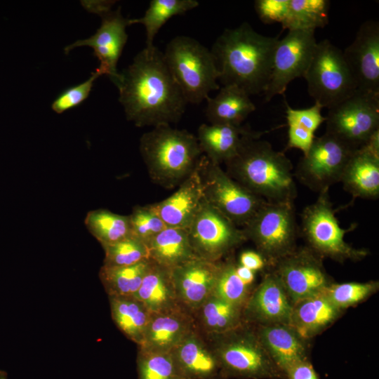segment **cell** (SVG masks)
<instances>
[{
	"instance_id": "cell-8",
	"label": "cell",
	"mask_w": 379,
	"mask_h": 379,
	"mask_svg": "<svg viewBox=\"0 0 379 379\" xmlns=\"http://www.w3.org/2000/svg\"><path fill=\"white\" fill-rule=\"evenodd\" d=\"M293 203L267 202L242 227L247 241L254 244L272 267L298 246L299 227Z\"/></svg>"
},
{
	"instance_id": "cell-12",
	"label": "cell",
	"mask_w": 379,
	"mask_h": 379,
	"mask_svg": "<svg viewBox=\"0 0 379 379\" xmlns=\"http://www.w3.org/2000/svg\"><path fill=\"white\" fill-rule=\"evenodd\" d=\"M186 230L195 256L211 262L222 260L247 241L242 229L204 199Z\"/></svg>"
},
{
	"instance_id": "cell-47",
	"label": "cell",
	"mask_w": 379,
	"mask_h": 379,
	"mask_svg": "<svg viewBox=\"0 0 379 379\" xmlns=\"http://www.w3.org/2000/svg\"><path fill=\"white\" fill-rule=\"evenodd\" d=\"M0 379H8L7 373L6 371L0 370Z\"/></svg>"
},
{
	"instance_id": "cell-9",
	"label": "cell",
	"mask_w": 379,
	"mask_h": 379,
	"mask_svg": "<svg viewBox=\"0 0 379 379\" xmlns=\"http://www.w3.org/2000/svg\"><path fill=\"white\" fill-rule=\"evenodd\" d=\"M303 77L309 95L328 109L357 90L343 51L328 39L317 43Z\"/></svg>"
},
{
	"instance_id": "cell-31",
	"label": "cell",
	"mask_w": 379,
	"mask_h": 379,
	"mask_svg": "<svg viewBox=\"0 0 379 379\" xmlns=\"http://www.w3.org/2000/svg\"><path fill=\"white\" fill-rule=\"evenodd\" d=\"M112 320L125 336L141 345L152 313L133 296H109Z\"/></svg>"
},
{
	"instance_id": "cell-43",
	"label": "cell",
	"mask_w": 379,
	"mask_h": 379,
	"mask_svg": "<svg viewBox=\"0 0 379 379\" xmlns=\"http://www.w3.org/2000/svg\"><path fill=\"white\" fill-rule=\"evenodd\" d=\"M289 0H256L254 8L260 20L265 24L280 22L285 19Z\"/></svg>"
},
{
	"instance_id": "cell-13",
	"label": "cell",
	"mask_w": 379,
	"mask_h": 379,
	"mask_svg": "<svg viewBox=\"0 0 379 379\" xmlns=\"http://www.w3.org/2000/svg\"><path fill=\"white\" fill-rule=\"evenodd\" d=\"M354 151L324 133L315 137L308 151L300 159L295 178L319 194L340 182L345 167Z\"/></svg>"
},
{
	"instance_id": "cell-19",
	"label": "cell",
	"mask_w": 379,
	"mask_h": 379,
	"mask_svg": "<svg viewBox=\"0 0 379 379\" xmlns=\"http://www.w3.org/2000/svg\"><path fill=\"white\" fill-rule=\"evenodd\" d=\"M221 261L194 258L171 270L179 303L192 314L213 293Z\"/></svg>"
},
{
	"instance_id": "cell-21",
	"label": "cell",
	"mask_w": 379,
	"mask_h": 379,
	"mask_svg": "<svg viewBox=\"0 0 379 379\" xmlns=\"http://www.w3.org/2000/svg\"><path fill=\"white\" fill-rule=\"evenodd\" d=\"M196 328L191 313L183 307L168 312L152 313L142 342L138 349L170 353Z\"/></svg>"
},
{
	"instance_id": "cell-34",
	"label": "cell",
	"mask_w": 379,
	"mask_h": 379,
	"mask_svg": "<svg viewBox=\"0 0 379 379\" xmlns=\"http://www.w3.org/2000/svg\"><path fill=\"white\" fill-rule=\"evenodd\" d=\"M196 0H152L144 15L129 19V25L142 24L146 31V46H154V39L163 25L172 17L182 15L199 6Z\"/></svg>"
},
{
	"instance_id": "cell-7",
	"label": "cell",
	"mask_w": 379,
	"mask_h": 379,
	"mask_svg": "<svg viewBox=\"0 0 379 379\" xmlns=\"http://www.w3.org/2000/svg\"><path fill=\"white\" fill-rule=\"evenodd\" d=\"M335 213L328 191L319 193L317 200L304 208L299 232L307 243L306 246L322 258L338 262L365 258L368 255V250L354 248L345 240V234L354 230L356 225L343 229Z\"/></svg>"
},
{
	"instance_id": "cell-2",
	"label": "cell",
	"mask_w": 379,
	"mask_h": 379,
	"mask_svg": "<svg viewBox=\"0 0 379 379\" xmlns=\"http://www.w3.org/2000/svg\"><path fill=\"white\" fill-rule=\"evenodd\" d=\"M278 36L258 33L246 22L225 29L211 50L223 86L234 85L250 96L264 93L272 65Z\"/></svg>"
},
{
	"instance_id": "cell-35",
	"label": "cell",
	"mask_w": 379,
	"mask_h": 379,
	"mask_svg": "<svg viewBox=\"0 0 379 379\" xmlns=\"http://www.w3.org/2000/svg\"><path fill=\"white\" fill-rule=\"evenodd\" d=\"M84 223L102 246L133 235L129 215L117 214L107 209L89 211Z\"/></svg>"
},
{
	"instance_id": "cell-37",
	"label": "cell",
	"mask_w": 379,
	"mask_h": 379,
	"mask_svg": "<svg viewBox=\"0 0 379 379\" xmlns=\"http://www.w3.org/2000/svg\"><path fill=\"white\" fill-rule=\"evenodd\" d=\"M237 263L230 255L221 261L213 294L244 308L254 287L239 277L236 270Z\"/></svg>"
},
{
	"instance_id": "cell-42",
	"label": "cell",
	"mask_w": 379,
	"mask_h": 379,
	"mask_svg": "<svg viewBox=\"0 0 379 379\" xmlns=\"http://www.w3.org/2000/svg\"><path fill=\"white\" fill-rule=\"evenodd\" d=\"M102 75V73L96 69L86 81L62 92L53 101V110L61 114L79 105L88 97L94 81Z\"/></svg>"
},
{
	"instance_id": "cell-20",
	"label": "cell",
	"mask_w": 379,
	"mask_h": 379,
	"mask_svg": "<svg viewBox=\"0 0 379 379\" xmlns=\"http://www.w3.org/2000/svg\"><path fill=\"white\" fill-rule=\"evenodd\" d=\"M340 182L354 198L379 197V131L363 147L354 151Z\"/></svg>"
},
{
	"instance_id": "cell-41",
	"label": "cell",
	"mask_w": 379,
	"mask_h": 379,
	"mask_svg": "<svg viewBox=\"0 0 379 379\" xmlns=\"http://www.w3.org/2000/svg\"><path fill=\"white\" fill-rule=\"evenodd\" d=\"M129 215L133 234L147 244L167 227L152 204L136 206Z\"/></svg>"
},
{
	"instance_id": "cell-14",
	"label": "cell",
	"mask_w": 379,
	"mask_h": 379,
	"mask_svg": "<svg viewBox=\"0 0 379 379\" xmlns=\"http://www.w3.org/2000/svg\"><path fill=\"white\" fill-rule=\"evenodd\" d=\"M317 43L314 30H289L279 39L273 53L269 81L263 93L265 101L284 95L290 82L303 77Z\"/></svg>"
},
{
	"instance_id": "cell-10",
	"label": "cell",
	"mask_w": 379,
	"mask_h": 379,
	"mask_svg": "<svg viewBox=\"0 0 379 379\" xmlns=\"http://www.w3.org/2000/svg\"><path fill=\"white\" fill-rule=\"evenodd\" d=\"M328 109L325 133L352 151L364 147L379 131V95L356 90Z\"/></svg>"
},
{
	"instance_id": "cell-33",
	"label": "cell",
	"mask_w": 379,
	"mask_h": 379,
	"mask_svg": "<svg viewBox=\"0 0 379 379\" xmlns=\"http://www.w3.org/2000/svg\"><path fill=\"white\" fill-rule=\"evenodd\" d=\"M152 264L150 259L128 266L101 267L99 278L108 296H135Z\"/></svg>"
},
{
	"instance_id": "cell-5",
	"label": "cell",
	"mask_w": 379,
	"mask_h": 379,
	"mask_svg": "<svg viewBox=\"0 0 379 379\" xmlns=\"http://www.w3.org/2000/svg\"><path fill=\"white\" fill-rule=\"evenodd\" d=\"M203 335L225 379H285L260 343L253 325L244 322L222 333Z\"/></svg>"
},
{
	"instance_id": "cell-4",
	"label": "cell",
	"mask_w": 379,
	"mask_h": 379,
	"mask_svg": "<svg viewBox=\"0 0 379 379\" xmlns=\"http://www.w3.org/2000/svg\"><path fill=\"white\" fill-rule=\"evenodd\" d=\"M139 149L151 180L166 189L179 186L204 155L196 136L171 125L157 126L144 133Z\"/></svg>"
},
{
	"instance_id": "cell-17",
	"label": "cell",
	"mask_w": 379,
	"mask_h": 379,
	"mask_svg": "<svg viewBox=\"0 0 379 379\" xmlns=\"http://www.w3.org/2000/svg\"><path fill=\"white\" fill-rule=\"evenodd\" d=\"M343 53L357 90L379 95L378 21H364Z\"/></svg>"
},
{
	"instance_id": "cell-15",
	"label": "cell",
	"mask_w": 379,
	"mask_h": 379,
	"mask_svg": "<svg viewBox=\"0 0 379 379\" xmlns=\"http://www.w3.org/2000/svg\"><path fill=\"white\" fill-rule=\"evenodd\" d=\"M270 267L293 304L323 293L333 282L323 265V258L306 246L297 247Z\"/></svg>"
},
{
	"instance_id": "cell-39",
	"label": "cell",
	"mask_w": 379,
	"mask_h": 379,
	"mask_svg": "<svg viewBox=\"0 0 379 379\" xmlns=\"http://www.w3.org/2000/svg\"><path fill=\"white\" fill-rule=\"evenodd\" d=\"M136 363L138 379H183L171 353L138 349Z\"/></svg>"
},
{
	"instance_id": "cell-32",
	"label": "cell",
	"mask_w": 379,
	"mask_h": 379,
	"mask_svg": "<svg viewBox=\"0 0 379 379\" xmlns=\"http://www.w3.org/2000/svg\"><path fill=\"white\" fill-rule=\"evenodd\" d=\"M285 102L288 126L286 148L298 149L305 154L315 138V131L326 121V117L321 114L323 107L315 102L308 108L293 109Z\"/></svg>"
},
{
	"instance_id": "cell-18",
	"label": "cell",
	"mask_w": 379,
	"mask_h": 379,
	"mask_svg": "<svg viewBox=\"0 0 379 379\" xmlns=\"http://www.w3.org/2000/svg\"><path fill=\"white\" fill-rule=\"evenodd\" d=\"M293 303L276 272L270 270L243 308L244 321L253 326L289 324Z\"/></svg>"
},
{
	"instance_id": "cell-29",
	"label": "cell",
	"mask_w": 379,
	"mask_h": 379,
	"mask_svg": "<svg viewBox=\"0 0 379 379\" xmlns=\"http://www.w3.org/2000/svg\"><path fill=\"white\" fill-rule=\"evenodd\" d=\"M197 329L202 334H218L232 330L244 321L243 307L211 294L193 313Z\"/></svg>"
},
{
	"instance_id": "cell-30",
	"label": "cell",
	"mask_w": 379,
	"mask_h": 379,
	"mask_svg": "<svg viewBox=\"0 0 379 379\" xmlns=\"http://www.w3.org/2000/svg\"><path fill=\"white\" fill-rule=\"evenodd\" d=\"M147 247L152 261L171 270L197 258L186 229L166 227L149 241Z\"/></svg>"
},
{
	"instance_id": "cell-27",
	"label": "cell",
	"mask_w": 379,
	"mask_h": 379,
	"mask_svg": "<svg viewBox=\"0 0 379 379\" xmlns=\"http://www.w3.org/2000/svg\"><path fill=\"white\" fill-rule=\"evenodd\" d=\"M151 313H160L182 307L178 300L171 270L152 264L134 296Z\"/></svg>"
},
{
	"instance_id": "cell-36",
	"label": "cell",
	"mask_w": 379,
	"mask_h": 379,
	"mask_svg": "<svg viewBox=\"0 0 379 379\" xmlns=\"http://www.w3.org/2000/svg\"><path fill=\"white\" fill-rule=\"evenodd\" d=\"M329 7L328 0H289L282 27L288 31L323 28L328 23Z\"/></svg>"
},
{
	"instance_id": "cell-40",
	"label": "cell",
	"mask_w": 379,
	"mask_h": 379,
	"mask_svg": "<svg viewBox=\"0 0 379 379\" xmlns=\"http://www.w3.org/2000/svg\"><path fill=\"white\" fill-rule=\"evenodd\" d=\"M102 248L105 266H128L149 259L147 244L134 235Z\"/></svg>"
},
{
	"instance_id": "cell-22",
	"label": "cell",
	"mask_w": 379,
	"mask_h": 379,
	"mask_svg": "<svg viewBox=\"0 0 379 379\" xmlns=\"http://www.w3.org/2000/svg\"><path fill=\"white\" fill-rule=\"evenodd\" d=\"M267 354L284 373L297 362L310 359V340L286 324L254 326Z\"/></svg>"
},
{
	"instance_id": "cell-11",
	"label": "cell",
	"mask_w": 379,
	"mask_h": 379,
	"mask_svg": "<svg viewBox=\"0 0 379 379\" xmlns=\"http://www.w3.org/2000/svg\"><path fill=\"white\" fill-rule=\"evenodd\" d=\"M199 171L204 200L238 227L245 226L267 203L205 155L199 162Z\"/></svg>"
},
{
	"instance_id": "cell-25",
	"label": "cell",
	"mask_w": 379,
	"mask_h": 379,
	"mask_svg": "<svg viewBox=\"0 0 379 379\" xmlns=\"http://www.w3.org/2000/svg\"><path fill=\"white\" fill-rule=\"evenodd\" d=\"M258 133L241 125L203 124L198 128L197 138L202 153L220 165L232 159L246 139Z\"/></svg>"
},
{
	"instance_id": "cell-44",
	"label": "cell",
	"mask_w": 379,
	"mask_h": 379,
	"mask_svg": "<svg viewBox=\"0 0 379 379\" xmlns=\"http://www.w3.org/2000/svg\"><path fill=\"white\" fill-rule=\"evenodd\" d=\"M285 379H319L310 359L295 363L284 372Z\"/></svg>"
},
{
	"instance_id": "cell-23",
	"label": "cell",
	"mask_w": 379,
	"mask_h": 379,
	"mask_svg": "<svg viewBox=\"0 0 379 379\" xmlns=\"http://www.w3.org/2000/svg\"><path fill=\"white\" fill-rule=\"evenodd\" d=\"M204 199L198 165L175 192L152 206L167 227L187 229Z\"/></svg>"
},
{
	"instance_id": "cell-28",
	"label": "cell",
	"mask_w": 379,
	"mask_h": 379,
	"mask_svg": "<svg viewBox=\"0 0 379 379\" xmlns=\"http://www.w3.org/2000/svg\"><path fill=\"white\" fill-rule=\"evenodd\" d=\"M206 117L212 124L239 126L255 110L250 95L237 86H223L213 98H206Z\"/></svg>"
},
{
	"instance_id": "cell-26",
	"label": "cell",
	"mask_w": 379,
	"mask_h": 379,
	"mask_svg": "<svg viewBox=\"0 0 379 379\" xmlns=\"http://www.w3.org/2000/svg\"><path fill=\"white\" fill-rule=\"evenodd\" d=\"M345 311L321 293L293 304L289 324L307 340L331 327Z\"/></svg>"
},
{
	"instance_id": "cell-48",
	"label": "cell",
	"mask_w": 379,
	"mask_h": 379,
	"mask_svg": "<svg viewBox=\"0 0 379 379\" xmlns=\"http://www.w3.org/2000/svg\"><path fill=\"white\" fill-rule=\"evenodd\" d=\"M205 379H225V378H223L221 375H218V376H216V377H213V378H205Z\"/></svg>"
},
{
	"instance_id": "cell-24",
	"label": "cell",
	"mask_w": 379,
	"mask_h": 379,
	"mask_svg": "<svg viewBox=\"0 0 379 379\" xmlns=\"http://www.w3.org/2000/svg\"><path fill=\"white\" fill-rule=\"evenodd\" d=\"M170 353L183 379H205L221 375L212 349L197 328Z\"/></svg>"
},
{
	"instance_id": "cell-46",
	"label": "cell",
	"mask_w": 379,
	"mask_h": 379,
	"mask_svg": "<svg viewBox=\"0 0 379 379\" xmlns=\"http://www.w3.org/2000/svg\"><path fill=\"white\" fill-rule=\"evenodd\" d=\"M236 270L239 277L248 285L253 287L255 279V272L237 263Z\"/></svg>"
},
{
	"instance_id": "cell-45",
	"label": "cell",
	"mask_w": 379,
	"mask_h": 379,
	"mask_svg": "<svg viewBox=\"0 0 379 379\" xmlns=\"http://www.w3.org/2000/svg\"><path fill=\"white\" fill-rule=\"evenodd\" d=\"M240 265L254 271L264 270L269 267L263 257L257 251L246 250L239 256L238 262Z\"/></svg>"
},
{
	"instance_id": "cell-6",
	"label": "cell",
	"mask_w": 379,
	"mask_h": 379,
	"mask_svg": "<svg viewBox=\"0 0 379 379\" xmlns=\"http://www.w3.org/2000/svg\"><path fill=\"white\" fill-rule=\"evenodd\" d=\"M164 56L187 103L199 104L220 88L215 58L197 40L177 36L167 44Z\"/></svg>"
},
{
	"instance_id": "cell-38",
	"label": "cell",
	"mask_w": 379,
	"mask_h": 379,
	"mask_svg": "<svg viewBox=\"0 0 379 379\" xmlns=\"http://www.w3.org/2000/svg\"><path fill=\"white\" fill-rule=\"evenodd\" d=\"M379 289V281L333 282L324 291L328 300L338 308L345 311L354 307L375 294Z\"/></svg>"
},
{
	"instance_id": "cell-1",
	"label": "cell",
	"mask_w": 379,
	"mask_h": 379,
	"mask_svg": "<svg viewBox=\"0 0 379 379\" xmlns=\"http://www.w3.org/2000/svg\"><path fill=\"white\" fill-rule=\"evenodd\" d=\"M114 84L127 120L138 127L177 123L185 111L187 102L154 45L139 52Z\"/></svg>"
},
{
	"instance_id": "cell-3",
	"label": "cell",
	"mask_w": 379,
	"mask_h": 379,
	"mask_svg": "<svg viewBox=\"0 0 379 379\" xmlns=\"http://www.w3.org/2000/svg\"><path fill=\"white\" fill-rule=\"evenodd\" d=\"M248 137L226 162V173L269 203H293L298 195L293 164L283 152L260 137Z\"/></svg>"
},
{
	"instance_id": "cell-16",
	"label": "cell",
	"mask_w": 379,
	"mask_h": 379,
	"mask_svg": "<svg viewBox=\"0 0 379 379\" xmlns=\"http://www.w3.org/2000/svg\"><path fill=\"white\" fill-rule=\"evenodd\" d=\"M98 15L102 21L96 32L88 39L69 44L64 51L67 54L77 47H91L100 62L97 69L114 83L119 74L117 62L128 39L126 28L129 25V19L122 15L120 7L114 11L112 8L103 11Z\"/></svg>"
}]
</instances>
